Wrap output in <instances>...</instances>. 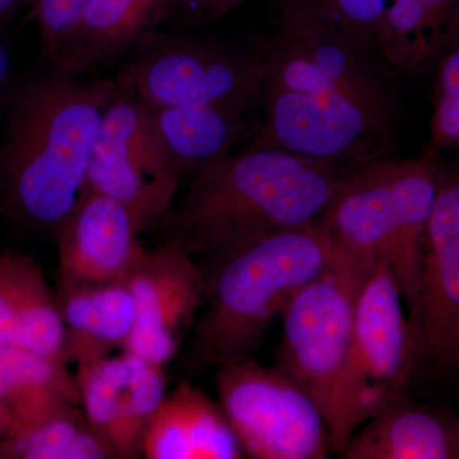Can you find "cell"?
I'll use <instances>...</instances> for the list:
<instances>
[{
	"label": "cell",
	"mask_w": 459,
	"mask_h": 459,
	"mask_svg": "<svg viewBox=\"0 0 459 459\" xmlns=\"http://www.w3.org/2000/svg\"><path fill=\"white\" fill-rule=\"evenodd\" d=\"M400 74L377 51L292 3L268 36L262 120L249 148H276L358 170L395 155Z\"/></svg>",
	"instance_id": "cell-1"
},
{
	"label": "cell",
	"mask_w": 459,
	"mask_h": 459,
	"mask_svg": "<svg viewBox=\"0 0 459 459\" xmlns=\"http://www.w3.org/2000/svg\"><path fill=\"white\" fill-rule=\"evenodd\" d=\"M352 169L249 148L204 166L157 223L160 243L188 253L204 273L263 238L316 226Z\"/></svg>",
	"instance_id": "cell-2"
},
{
	"label": "cell",
	"mask_w": 459,
	"mask_h": 459,
	"mask_svg": "<svg viewBox=\"0 0 459 459\" xmlns=\"http://www.w3.org/2000/svg\"><path fill=\"white\" fill-rule=\"evenodd\" d=\"M114 77L47 71L9 87L0 143V219L18 231L56 237L83 197Z\"/></svg>",
	"instance_id": "cell-3"
},
{
	"label": "cell",
	"mask_w": 459,
	"mask_h": 459,
	"mask_svg": "<svg viewBox=\"0 0 459 459\" xmlns=\"http://www.w3.org/2000/svg\"><path fill=\"white\" fill-rule=\"evenodd\" d=\"M333 259L316 225L263 238L204 273V312L179 353L181 369L197 374L253 358L272 320Z\"/></svg>",
	"instance_id": "cell-4"
},
{
	"label": "cell",
	"mask_w": 459,
	"mask_h": 459,
	"mask_svg": "<svg viewBox=\"0 0 459 459\" xmlns=\"http://www.w3.org/2000/svg\"><path fill=\"white\" fill-rule=\"evenodd\" d=\"M374 267L334 256L281 316L277 365L312 395L337 455L373 412L353 371L351 342L356 298Z\"/></svg>",
	"instance_id": "cell-5"
},
{
	"label": "cell",
	"mask_w": 459,
	"mask_h": 459,
	"mask_svg": "<svg viewBox=\"0 0 459 459\" xmlns=\"http://www.w3.org/2000/svg\"><path fill=\"white\" fill-rule=\"evenodd\" d=\"M268 36L156 30L117 66L115 82L151 108L202 107L243 117L261 107Z\"/></svg>",
	"instance_id": "cell-6"
},
{
	"label": "cell",
	"mask_w": 459,
	"mask_h": 459,
	"mask_svg": "<svg viewBox=\"0 0 459 459\" xmlns=\"http://www.w3.org/2000/svg\"><path fill=\"white\" fill-rule=\"evenodd\" d=\"M214 382L247 458L325 459L333 453L312 395L279 365L244 359L217 368Z\"/></svg>",
	"instance_id": "cell-7"
},
{
	"label": "cell",
	"mask_w": 459,
	"mask_h": 459,
	"mask_svg": "<svg viewBox=\"0 0 459 459\" xmlns=\"http://www.w3.org/2000/svg\"><path fill=\"white\" fill-rule=\"evenodd\" d=\"M180 183L152 108L117 84L102 114L86 190L117 199L146 231L170 211Z\"/></svg>",
	"instance_id": "cell-8"
},
{
	"label": "cell",
	"mask_w": 459,
	"mask_h": 459,
	"mask_svg": "<svg viewBox=\"0 0 459 459\" xmlns=\"http://www.w3.org/2000/svg\"><path fill=\"white\" fill-rule=\"evenodd\" d=\"M126 282L137 316L123 351L165 367L183 350L204 305V271L188 253L160 243L144 252Z\"/></svg>",
	"instance_id": "cell-9"
},
{
	"label": "cell",
	"mask_w": 459,
	"mask_h": 459,
	"mask_svg": "<svg viewBox=\"0 0 459 459\" xmlns=\"http://www.w3.org/2000/svg\"><path fill=\"white\" fill-rule=\"evenodd\" d=\"M402 301L388 259H380L362 282L352 318V368L373 412L385 397L403 392L422 353Z\"/></svg>",
	"instance_id": "cell-10"
},
{
	"label": "cell",
	"mask_w": 459,
	"mask_h": 459,
	"mask_svg": "<svg viewBox=\"0 0 459 459\" xmlns=\"http://www.w3.org/2000/svg\"><path fill=\"white\" fill-rule=\"evenodd\" d=\"M437 157V195L425 237L420 294L422 353L455 367L459 344V152Z\"/></svg>",
	"instance_id": "cell-11"
},
{
	"label": "cell",
	"mask_w": 459,
	"mask_h": 459,
	"mask_svg": "<svg viewBox=\"0 0 459 459\" xmlns=\"http://www.w3.org/2000/svg\"><path fill=\"white\" fill-rule=\"evenodd\" d=\"M74 376L84 416L115 458L142 457L148 424L168 395L164 367L123 351Z\"/></svg>",
	"instance_id": "cell-12"
},
{
	"label": "cell",
	"mask_w": 459,
	"mask_h": 459,
	"mask_svg": "<svg viewBox=\"0 0 459 459\" xmlns=\"http://www.w3.org/2000/svg\"><path fill=\"white\" fill-rule=\"evenodd\" d=\"M134 214L117 199L86 190L57 230V290L126 282L146 247Z\"/></svg>",
	"instance_id": "cell-13"
},
{
	"label": "cell",
	"mask_w": 459,
	"mask_h": 459,
	"mask_svg": "<svg viewBox=\"0 0 459 459\" xmlns=\"http://www.w3.org/2000/svg\"><path fill=\"white\" fill-rule=\"evenodd\" d=\"M397 156L353 171L318 223L334 256L376 265L388 259L397 219Z\"/></svg>",
	"instance_id": "cell-14"
},
{
	"label": "cell",
	"mask_w": 459,
	"mask_h": 459,
	"mask_svg": "<svg viewBox=\"0 0 459 459\" xmlns=\"http://www.w3.org/2000/svg\"><path fill=\"white\" fill-rule=\"evenodd\" d=\"M343 459H459V418L411 400L388 395L352 434Z\"/></svg>",
	"instance_id": "cell-15"
},
{
	"label": "cell",
	"mask_w": 459,
	"mask_h": 459,
	"mask_svg": "<svg viewBox=\"0 0 459 459\" xmlns=\"http://www.w3.org/2000/svg\"><path fill=\"white\" fill-rule=\"evenodd\" d=\"M169 7L170 0H91L48 65L74 75L117 68L147 35L166 22Z\"/></svg>",
	"instance_id": "cell-16"
},
{
	"label": "cell",
	"mask_w": 459,
	"mask_h": 459,
	"mask_svg": "<svg viewBox=\"0 0 459 459\" xmlns=\"http://www.w3.org/2000/svg\"><path fill=\"white\" fill-rule=\"evenodd\" d=\"M142 457L238 459L246 455L220 402L193 383L181 382L152 416Z\"/></svg>",
	"instance_id": "cell-17"
},
{
	"label": "cell",
	"mask_w": 459,
	"mask_h": 459,
	"mask_svg": "<svg viewBox=\"0 0 459 459\" xmlns=\"http://www.w3.org/2000/svg\"><path fill=\"white\" fill-rule=\"evenodd\" d=\"M0 344L42 358L65 356V325L40 265L18 250L0 255Z\"/></svg>",
	"instance_id": "cell-18"
},
{
	"label": "cell",
	"mask_w": 459,
	"mask_h": 459,
	"mask_svg": "<svg viewBox=\"0 0 459 459\" xmlns=\"http://www.w3.org/2000/svg\"><path fill=\"white\" fill-rule=\"evenodd\" d=\"M65 325L66 360L81 368L124 349L134 329V299L126 282L57 290Z\"/></svg>",
	"instance_id": "cell-19"
},
{
	"label": "cell",
	"mask_w": 459,
	"mask_h": 459,
	"mask_svg": "<svg viewBox=\"0 0 459 459\" xmlns=\"http://www.w3.org/2000/svg\"><path fill=\"white\" fill-rule=\"evenodd\" d=\"M458 42L459 0H386L380 54L398 74H424Z\"/></svg>",
	"instance_id": "cell-20"
},
{
	"label": "cell",
	"mask_w": 459,
	"mask_h": 459,
	"mask_svg": "<svg viewBox=\"0 0 459 459\" xmlns=\"http://www.w3.org/2000/svg\"><path fill=\"white\" fill-rule=\"evenodd\" d=\"M68 364L0 344V402L13 418L9 433L32 427L66 407L81 406L75 376Z\"/></svg>",
	"instance_id": "cell-21"
},
{
	"label": "cell",
	"mask_w": 459,
	"mask_h": 459,
	"mask_svg": "<svg viewBox=\"0 0 459 459\" xmlns=\"http://www.w3.org/2000/svg\"><path fill=\"white\" fill-rule=\"evenodd\" d=\"M151 108L157 132L181 180L232 153L246 134L247 117L243 115L202 107Z\"/></svg>",
	"instance_id": "cell-22"
},
{
	"label": "cell",
	"mask_w": 459,
	"mask_h": 459,
	"mask_svg": "<svg viewBox=\"0 0 459 459\" xmlns=\"http://www.w3.org/2000/svg\"><path fill=\"white\" fill-rule=\"evenodd\" d=\"M0 457L108 459L115 455L91 428L82 407L71 406L32 427L5 435L0 443Z\"/></svg>",
	"instance_id": "cell-23"
},
{
	"label": "cell",
	"mask_w": 459,
	"mask_h": 459,
	"mask_svg": "<svg viewBox=\"0 0 459 459\" xmlns=\"http://www.w3.org/2000/svg\"><path fill=\"white\" fill-rule=\"evenodd\" d=\"M435 68L434 110L424 153L439 157L459 152V42Z\"/></svg>",
	"instance_id": "cell-24"
},
{
	"label": "cell",
	"mask_w": 459,
	"mask_h": 459,
	"mask_svg": "<svg viewBox=\"0 0 459 459\" xmlns=\"http://www.w3.org/2000/svg\"><path fill=\"white\" fill-rule=\"evenodd\" d=\"M329 21L365 48L380 54L386 0H282ZM382 56V54H380Z\"/></svg>",
	"instance_id": "cell-25"
},
{
	"label": "cell",
	"mask_w": 459,
	"mask_h": 459,
	"mask_svg": "<svg viewBox=\"0 0 459 459\" xmlns=\"http://www.w3.org/2000/svg\"><path fill=\"white\" fill-rule=\"evenodd\" d=\"M91 0H31V18L38 27L41 56L50 65L80 22Z\"/></svg>",
	"instance_id": "cell-26"
},
{
	"label": "cell",
	"mask_w": 459,
	"mask_h": 459,
	"mask_svg": "<svg viewBox=\"0 0 459 459\" xmlns=\"http://www.w3.org/2000/svg\"><path fill=\"white\" fill-rule=\"evenodd\" d=\"M244 0H170L166 22L175 30H195L219 20Z\"/></svg>",
	"instance_id": "cell-27"
},
{
	"label": "cell",
	"mask_w": 459,
	"mask_h": 459,
	"mask_svg": "<svg viewBox=\"0 0 459 459\" xmlns=\"http://www.w3.org/2000/svg\"><path fill=\"white\" fill-rule=\"evenodd\" d=\"M11 56L4 45L0 44V104L4 102L11 87Z\"/></svg>",
	"instance_id": "cell-28"
},
{
	"label": "cell",
	"mask_w": 459,
	"mask_h": 459,
	"mask_svg": "<svg viewBox=\"0 0 459 459\" xmlns=\"http://www.w3.org/2000/svg\"><path fill=\"white\" fill-rule=\"evenodd\" d=\"M12 427H13V418L7 407L0 402V430L4 433V437L11 431Z\"/></svg>",
	"instance_id": "cell-29"
},
{
	"label": "cell",
	"mask_w": 459,
	"mask_h": 459,
	"mask_svg": "<svg viewBox=\"0 0 459 459\" xmlns=\"http://www.w3.org/2000/svg\"><path fill=\"white\" fill-rule=\"evenodd\" d=\"M23 0H0V18L7 16Z\"/></svg>",
	"instance_id": "cell-30"
},
{
	"label": "cell",
	"mask_w": 459,
	"mask_h": 459,
	"mask_svg": "<svg viewBox=\"0 0 459 459\" xmlns=\"http://www.w3.org/2000/svg\"><path fill=\"white\" fill-rule=\"evenodd\" d=\"M455 367H457L459 371V344L457 347V351H455Z\"/></svg>",
	"instance_id": "cell-31"
}]
</instances>
